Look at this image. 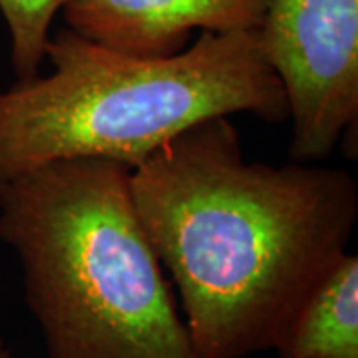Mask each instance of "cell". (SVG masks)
I'll use <instances>...</instances> for the list:
<instances>
[{
	"instance_id": "52a82bcc",
	"label": "cell",
	"mask_w": 358,
	"mask_h": 358,
	"mask_svg": "<svg viewBox=\"0 0 358 358\" xmlns=\"http://www.w3.org/2000/svg\"><path fill=\"white\" fill-rule=\"evenodd\" d=\"M70 0H0V14L10 34V64L16 80L40 74L54 18Z\"/></svg>"
},
{
	"instance_id": "6da1fadb",
	"label": "cell",
	"mask_w": 358,
	"mask_h": 358,
	"mask_svg": "<svg viewBox=\"0 0 358 358\" xmlns=\"http://www.w3.org/2000/svg\"><path fill=\"white\" fill-rule=\"evenodd\" d=\"M129 187L199 358L275 350L358 219L348 171L247 162L231 117L167 141L129 169Z\"/></svg>"
},
{
	"instance_id": "7a4b0ae2",
	"label": "cell",
	"mask_w": 358,
	"mask_h": 358,
	"mask_svg": "<svg viewBox=\"0 0 358 358\" xmlns=\"http://www.w3.org/2000/svg\"><path fill=\"white\" fill-rule=\"evenodd\" d=\"M0 239L22 265L48 358H199L129 167L64 159L0 179Z\"/></svg>"
},
{
	"instance_id": "3957f363",
	"label": "cell",
	"mask_w": 358,
	"mask_h": 358,
	"mask_svg": "<svg viewBox=\"0 0 358 358\" xmlns=\"http://www.w3.org/2000/svg\"><path fill=\"white\" fill-rule=\"evenodd\" d=\"M44 60L48 76L0 90V179L64 159L131 169L213 117H289L259 30L199 32L176 54L136 56L66 26L50 36Z\"/></svg>"
},
{
	"instance_id": "277c9868",
	"label": "cell",
	"mask_w": 358,
	"mask_h": 358,
	"mask_svg": "<svg viewBox=\"0 0 358 358\" xmlns=\"http://www.w3.org/2000/svg\"><path fill=\"white\" fill-rule=\"evenodd\" d=\"M293 122L289 155L320 164L357 150L358 0H268L259 28Z\"/></svg>"
},
{
	"instance_id": "5b68a950",
	"label": "cell",
	"mask_w": 358,
	"mask_h": 358,
	"mask_svg": "<svg viewBox=\"0 0 358 358\" xmlns=\"http://www.w3.org/2000/svg\"><path fill=\"white\" fill-rule=\"evenodd\" d=\"M268 0H70L64 20L84 38L136 56H169L193 32L259 30Z\"/></svg>"
},
{
	"instance_id": "8992f818",
	"label": "cell",
	"mask_w": 358,
	"mask_h": 358,
	"mask_svg": "<svg viewBox=\"0 0 358 358\" xmlns=\"http://www.w3.org/2000/svg\"><path fill=\"white\" fill-rule=\"evenodd\" d=\"M277 358H358V255L346 251L320 279L275 346Z\"/></svg>"
},
{
	"instance_id": "ba28073f",
	"label": "cell",
	"mask_w": 358,
	"mask_h": 358,
	"mask_svg": "<svg viewBox=\"0 0 358 358\" xmlns=\"http://www.w3.org/2000/svg\"><path fill=\"white\" fill-rule=\"evenodd\" d=\"M0 358H13V352H10L8 345H6V341H4L2 333H0Z\"/></svg>"
}]
</instances>
